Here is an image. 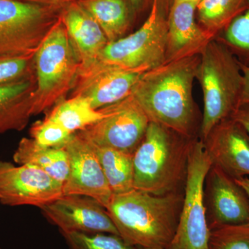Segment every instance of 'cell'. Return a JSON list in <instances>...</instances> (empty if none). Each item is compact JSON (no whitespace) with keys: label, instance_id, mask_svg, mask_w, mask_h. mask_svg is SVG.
I'll return each instance as SVG.
<instances>
[{"label":"cell","instance_id":"obj_1","mask_svg":"<svg viewBox=\"0 0 249 249\" xmlns=\"http://www.w3.org/2000/svg\"><path fill=\"white\" fill-rule=\"evenodd\" d=\"M199 55L165 62L142 73L131 95L150 122L199 137L201 119L193 96Z\"/></svg>","mask_w":249,"mask_h":249},{"label":"cell","instance_id":"obj_2","mask_svg":"<svg viewBox=\"0 0 249 249\" xmlns=\"http://www.w3.org/2000/svg\"><path fill=\"white\" fill-rule=\"evenodd\" d=\"M184 193L155 196L134 189L112 195L106 208L127 244L144 248H168L178 229Z\"/></svg>","mask_w":249,"mask_h":249},{"label":"cell","instance_id":"obj_3","mask_svg":"<svg viewBox=\"0 0 249 249\" xmlns=\"http://www.w3.org/2000/svg\"><path fill=\"white\" fill-rule=\"evenodd\" d=\"M196 139L150 122L133 155L134 189L160 196L184 193L190 151Z\"/></svg>","mask_w":249,"mask_h":249},{"label":"cell","instance_id":"obj_4","mask_svg":"<svg viewBox=\"0 0 249 249\" xmlns=\"http://www.w3.org/2000/svg\"><path fill=\"white\" fill-rule=\"evenodd\" d=\"M196 80L202 90L204 102L199 132L203 141L216 124L231 117L240 106L243 75L235 55L214 38L199 54Z\"/></svg>","mask_w":249,"mask_h":249},{"label":"cell","instance_id":"obj_5","mask_svg":"<svg viewBox=\"0 0 249 249\" xmlns=\"http://www.w3.org/2000/svg\"><path fill=\"white\" fill-rule=\"evenodd\" d=\"M34 62L37 85L32 114L36 116L67 98L80 66L60 18L36 53Z\"/></svg>","mask_w":249,"mask_h":249},{"label":"cell","instance_id":"obj_6","mask_svg":"<svg viewBox=\"0 0 249 249\" xmlns=\"http://www.w3.org/2000/svg\"><path fill=\"white\" fill-rule=\"evenodd\" d=\"M63 6L0 0V57L35 55Z\"/></svg>","mask_w":249,"mask_h":249},{"label":"cell","instance_id":"obj_7","mask_svg":"<svg viewBox=\"0 0 249 249\" xmlns=\"http://www.w3.org/2000/svg\"><path fill=\"white\" fill-rule=\"evenodd\" d=\"M212 166L204 142L193 141L188 160L182 210L176 233L166 249H209V228L204 201L205 178Z\"/></svg>","mask_w":249,"mask_h":249},{"label":"cell","instance_id":"obj_8","mask_svg":"<svg viewBox=\"0 0 249 249\" xmlns=\"http://www.w3.org/2000/svg\"><path fill=\"white\" fill-rule=\"evenodd\" d=\"M168 14L152 0L145 22L138 30L123 38L109 42L99 60L129 70L148 71L165 62Z\"/></svg>","mask_w":249,"mask_h":249},{"label":"cell","instance_id":"obj_9","mask_svg":"<svg viewBox=\"0 0 249 249\" xmlns=\"http://www.w3.org/2000/svg\"><path fill=\"white\" fill-rule=\"evenodd\" d=\"M99 110L103 114L102 119L76 133L99 146L134 155L150 121L133 96Z\"/></svg>","mask_w":249,"mask_h":249},{"label":"cell","instance_id":"obj_10","mask_svg":"<svg viewBox=\"0 0 249 249\" xmlns=\"http://www.w3.org/2000/svg\"><path fill=\"white\" fill-rule=\"evenodd\" d=\"M145 72L101 60L80 65L68 97L81 96L98 110L130 96L134 85Z\"/></svg>","mask_w":249,"mask_h":249},{"label":"cell","instance_id":"obj_11","mask_svg":"<svg viewBox=\"0 0 249 249\" xmlns=\"http://www.w3.org/2000/svg\"><path fill=\"white\" fill-rule=\"evenodd\" d=\"M63 196V183L29 165L0 161V202L40 209Z\"/></svg>","mask_w":249,"mask_h":249},{"label":"cell","instance_id":"obj_12","mask_svg":"<svg viewBox=\"0 0 249 249\" xmlns=\"http://www.w3.org/2000/svg\"><path fill=\"white\" fill-rule=\"evenodd\" d=\"M204 201L209 230L249 224V196L234 178L213 165L204 187Z\"/></svg>","mask_w":249,"mask_h":249},{"label":"cell","instance_id":"obj_13","mask_svg":"<svg viewBox=\"0 0 249 249\" xmlns=\"http://www.w3.org/2000/svg\"><path fill=\"white\" fill-rule=\"evenodd\" d=\"M65 148L70 166L68 176L63 183V196H89L106 209L113 194L91 144L75 133Z\"/></svg>","mask_w":249,"mask_h":249},{"label":"cell","instance_id":"obj_14","mask_svg":"<svg viewBox=\"0 0 249 249\" xmlns=\"http://www.w3.org/2000/svg\"><path fill=\"white\" fill-rule=\"evenodd\" d=\"M40 210L49 223L58 227L60 233L104 232L119 235L104 206L89 196H62Z\"/></svg>","mask_w":249,"mask_h":249},{"label":"cell","instance_id":"obj_15","mask_svg":"<svg viewBox=\"0 0 249 249\" xmlns=\"http://www.w3.org/2000/svg\"><path fill=\"white\" fill-rule=\"evenodd\" d=\"M202 142L213 165L234 179L249 175V135L238 123L222 121Z\"/></svg>","mask_w":249,"mask_h":249},{"label":"cell","instance_id":"obj_16","mask_svg":"<svg viewBox=\"0 0 249 249\" xmlns=\"http://www.w3.org/2000/svg\"><path fill=\"white\" fill-rule=\"evenodd\" d=\"M200 0H178L168 12L165 62L199 55L214 39L198 24L196 8Z\"/></svg>","mask_w":249,"mask_h":249},{"label":"cell","instance_id":"obj_17","mask_svg":"<svg viewBox=\"0 0 249 249\" xmlns=\"http://www.w3.org/2000/svg\"><path fill=\"white\" fill-rule=\"evenodd\" d=\"M60 19L79 59L80 65H89L99 60L109 42L91 15L76 1L63 6Z\"/></svg>","mask_w":249,"mask_h":249},{"label":"cell","instance_id":"obj_18","mask_svg":"<svg viewBox=\"0 0 249 249\" xmlns=\"http://www.w3.org/2000/svg\"><path fill=\"white\" fill-rule=\"evenodd\" d=\"M36 77L0 85V134L22 131L33 116Z\"/></svg>","mask_w":249,"mask_h":249},{"label":"cell","instance_id":"obj_19","mask_svg":"<svg viewBox=\"0 0 249 249\" xmlns=\"http://www.w3.org/2000/svg\"><path fill=\"white\" fill-rule=\"evenodd\" d=\"M78 2L98 23L109 43L123 38L130 29L135 14L130 0H80Z\"/></svg>","mask_w":249,"mask_h":249},{"label":"cell","instance_id":"obj_20","mask_svg":"<svg viewBox=\"0 0 249 249\" xmlns=\"http://www.w3.org/2000/svg\"><path fill=\"white\" fill-rule=\"evenodd\" d=\"M14 160L19 165H29L43 170L64 183L69 174V157L65 147L41 146L31 138H23L15 152Z\"/></svg>","mask_w":249,"mask_h":249},{"label":"cell","instance_id":"obj_21","mask_svg":"<svg viewBox=\"0 0 249 249\" xmlns=\"http://www.w3.org/2000/svg\"><path fill=\"white\" fill-rule=\"evenodd\" d=\"M89 143L97 156L112 194L134 190L133 155Z\"/></svg>","mask_w":249,"mask_h":249},{"label":"cell","instance_id":"obj_22","mask_svg":"<svg viewBox=\"0 0 249 249\" xmlns=\"http://www.w3.org/2000/svg\"><path fill=\"white\" fill-rule=\"evenodd\" d=\"M46 117L57 123L71 134L83 130L103 117L81 96H70L62 100L47 111Z\"/></svg>","mask_w":249,"mask_h":249},{"label":"cell","instance_id":"obj_23","mask_svg":"<svg viewBox=\"0 0 249 249\" xmlns=\"http://www.w3.org/2000/svg\"><path fill=\"white\" fill-rule=\"evenodd\" d=\"M247 5L248 0H200L196 8V21L216 38L247 9Z\"/></svg>","mask_w":249,"mask_h":249},{"label":"cell","instance_id":"obj_24","mask_svg":"<svg viewBox=\"0 0 249 249\" xmlns=\"http://www.w3.org/2000/svg\"><path fill=\"white\" fill-rule=\"evenodd\" d=\"M216 39L227 46L240 64L249 66V0L247 9Z\"/></svg>","mask_w":249,"mask_h":249},{"label":"cell","instance_id":"obj_25","mask_svg":"<svg viewBox=\"0 0 249 249\" xmlns=\"http://www.w3.org/2000/svg\"><path fill=\"white\" fill-rule=\"evenodd\" d=\"M70 249H138L114 234L61 232Z\"/></svg>","mask_w":249,"mask_h":249},{"label":"cell","instance_id":"obj_26","mask_svg":"<svg viewBox=\"0 0 249 249\" xmlns=\"http://www.w3.org/2000/svg\"><path fill=\"white\" fill-rule=\"evenodd\" d=\"M209 249H249V224L210 231Z\"/></svg>","mask_w":249,"mask_h":249},{"label":"cell","instance_id":"obj_27","mask_svg":"<svg viewBox=\"0 0 249 249\" xmlns=\"http://www.w3.org/2000/svg\"><path fill=\"white\" fill-rule=\"evenodd\" d=\"M29 134L31 138L41 146L56 148L65 147L72 135L60 124L46 116L32 124Z\"/></svg>","mask_w":249,"mask_h":249},{"label":"cell","instance_id":"obj_28","mask_svg":"<svg viewBox=\"0 0 249 249\" xmlns=\"http://www.w3.org/2000/svg\"><path fill=\"white\" fill-rule=\"evenodd\" d=\"M35 55L0 57V85L35 76Z\"/></svg>","mask_w":249,"mask_h":249},{"label":"cell","instance_id":"obj_29","mask_svg":"<svg viewBox=\"0 0 249 249\" xmlns=\"http://www.w3.org/2000/svg\"><path fill=\"white\" fill-rule=\"evenodd\" d=\"M231 118L240 124L249 135V104L240 105Z\"/></svg>","mask_w":249,"mask_h":249},{"label":"cell","instance_id":"obj_30","mask_svg":"<svg viewBox=\"0 0 249 249\" xmlns=\"http://www.w3.org/2000/svg\"><path fill=\"white\" fill-rule=\"evenodd\" d=\"M243 75V86L240 101V105L249 104V66L240 64Z\"/></svg>","mask_w":249,"mask_h":249},{"label":"cell","instance_id":"obj_31","mask_svg":"<svg viewBox=\"0 0 249 249\" xmlns=\"http://www.w3.org/2000/svg\"><path fill=\"white\" fill-rule=\"evenodd\" d=\"M18 1L35 3V4L65 6V5L70 4V3L79 1L80 0H18Z\"/></svg>","mask_w":249,"mask_h":249},{"label":"cell","instance_id":"obj_32","mask_svg":"<svg viewBox=\"0 0 249 249\" xmlns=\"http://www.w3.org/2000/svg\"><path fill=\"white\" fill-rule=\"evenodd\" d=\"M130 1L135 13H139L147 7L150 0H130Z\"/></svg>","mask_w":249,"mask_h":249},{"label":"cell","instance_id":"obj_33","mask_svg":"<svg viewBox=\"0 0 249 249\" xmlns=\"http://www.w3.org/2000/svg\"><path fill=\"white\" fill-rule=\"evenodd\" d=\"M175 1H178V0H157V2L160 4V7L164 10L165 12L167 14H168L172 4H173Z\"/></svg>","mask_w":249,"mask_h":249},{"label":"cell","instance_id":"obj_34","mask_svg":"<svg viewBox=\"0 0 249 249\" xmlns=\"http://www.w3.org/2000/svg\"><path fill=\"white\" fill-rule=\"evenodd\" d=\"M235 180L236 182L239 183L245 190L249 196V178L245 177V178H237V179Z\"/></svg>","mask_w":249,"mask_h":249},{"label":"cell","instance_id":"obj_35","mask_svg":"<svg viewBox=\"0 0 249 249\" xmlns=\"http://www.w3.org/2000/svg\"><path fill=\"white\" fill-rule=\"evenodd\" d=\"M138 249H154V248H144V247H136Z\"/></svg>","mask_w":249,"mask_h":249},{"label":"cell","instance_id":"obj_36","mask_svg":"<svg viewBox=\"0 0 249 249\" xmlns=\"http://www.w3.org/2000/svg\"></svg>","mask_w":249,"mask_h":249}]
</instances>
